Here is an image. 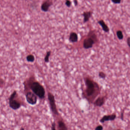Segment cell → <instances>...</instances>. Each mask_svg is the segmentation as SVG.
Returning <instances> with one entry per match:
<instances>
[{
  "label": "cell",
  "instance_id": "1",
  "mask_svg": "<svg viewBox=\"0 0 130 130\" xmlns=\"http://www.w3.org/2000/svg\"><path fill=\"white\" fill-rule=\"evenodd\" d=\"M86 89L85 92L88 97H92L95 94L97 95L96 92L99 90L98 85L90 79H86Z\"/></svg>",
  "mask_w": 130,
  "mask_h": 130
},
{
  "label": "cell",
  "instance_id": "2",
  "mask_svg": "<svg viewBox=\"0 0 130 130\" xmlns=\"http://www.w3.org/2000/svg\"><path fill=\"white\" fill-rule=\"evenodd\" d=\"M31 89L34 94L39 98L43 99L45 95V90L44 87L38 82H34L31 84Z\"/></svg>",
  "mask_w": 130,
  "mask_h": 130
},
{
  "label": "cell",
  "instance_id": "3",
  "mask_svg": "<svg viewBox=\"0 0 130 130\" xmlns=\"http://www.w3.org/2000/svg\"><path fill=\"white\" fill-rule=\"evenodd\" d=\"M97 39V37L95 34L91 35L89 38H87L84 40L83 42V47L85 49H89L93 47Z\"/></svg>",
  "mask_w": 130,
  "mask_h": 130
},
{
  "label": "cell",
  "instance_id": "4",
  "mask_svg": "<svg viewBox=\"0 0 130 130\" xmlns=\"http://www.w3.org/2000/svg\"><path fill=\"white\" fill-rule=\"evenodd\" d=\"M48 98L52 112L55 115H59V113L57 109L54 95L52 93L49 92L48 94Z\"/></svg>",
  "mask_w": 130,
  "mask_h": 130
},
{
  "label": "cell",
  "instance_id": "5",
  "mask_svg": "<svg viewBox=\"0 0 130 130\" xmlns=\"http://www.w3.org/2000/svg\"><path fill=\"white\" fill-rule=\"evenodd\" d=\"M26 99L27 102L31 105H35L37 103V97L36 95L31 92L27 93L26 95Z\"/></svg>",
  "mask_w": 130,
  "mask_h": 130
},
{
  "label": "cell",
  "instance_id": "6",
  "mask_svg": "<svg viewBox=\"0 0 130 130\" xmlns=\"http://www.w3.org/2000/svg\"><path fill=\"white\" fill-rule=\"evenodd\" d=\"M9 106L11 109L14 110H17L20 108L21 104L19 101L15 100L14 99L9 100Z\"/></svg>",
  "mask_w": 130,
  "mask_h": 130
},
{
  "label": "cell",
  "instance_id": "7",
  "mask_svg": "<svg viewBox=\"0 0 130 130\" xmlns=\"http://www.w3.org/2000/svg\"><path fill=\"white\" fill-rule=\"evenodd\" d=\"M116 115L115 113H114L111 115H105L102 117L100 120L101 123H104L105 122L109 121V120H114L116 118Z\"/></svg>",
  "mask_w": 130,
  "mask_h": 130
},
{
  "label": "cell",
  "instance_id": "8",
  "mask_svg": "<svg viewBox=\"0 0 130 130\" xmlns=\"http://www.w3.org/2000/svg\"><path fill=\"white\" fill-rule=\"evenodd\" d=\"M53 4V3L51 1H47L44 2L41 5V9L45 12L47 11L49 7Z\"/></svg>",
  "mask_w": 130,
  "mask_h": 130
},
{
  "label": "cell",
  "instance_id": "9",
  "mask_svg": "<svg viewBox=\"0 0 130 130\" xmlns=\"http://www.w3.org/2000/svg\"><path fill=\"white\" fill-rule=\"evenodd\" d=\"M105 102V97H99L95 101L94 105L97 107H101L104 105Z\"/></svg>",
  "mask_w": 130,
  "mask_h": 130
},
{
  "label": "cell",
  "instance_id": "10",
  "mask_svg": "<svg viewBox=\"0 0 130 130\" xmlns=\"http://www.w3.org/2000/svg\"><path fill=\"white\" fill-rule=\"evenodd\" d=\"M93 13L92 11H85L83 13L82 15L84 17V23L87 22L89 20L90 17L92 16Z\"/></svg>",
  "mask_w": 130,
  "mask_h": 130
},
{
  "label": "cell",
  "instance_id": "11",
  "mask_svg": "<svg viewBox=\"0 0 130 130\" xmlns=\"http://www.w3.org/2000/svg\"><path fill=\"white\" fill-rule=\"evenodd\" d=\"M98 23L102 27V29L105 32H108L109 31L110 29L108 26L106 24L103 20H100L98 21Z\"/></svg>",
  "mask_w": 130,
  "mask_h": 130
},
{
  "label": "cell",
  "instance_id": "12",
  "mask_svg": "<svg viewBox=\"0 0 130 130\" xmlns=\"http://www.w3.org/2000/svg\"><path fill=\"white\" fill-rule=\"evenodd\" d=\"M69 40L72 42H76L78 41V36L76 33L71 32L69 38Z\"/></svg>",
  "mask_w": 130,
  "mask_h": 130
},
{
  "label": "cell",
  "instance_id": "13",
  "mask_svg": "<svg viewBox=\"0 0 130 130\" xmlns=\"http://www.w3.org/2000/svg\"><path fill=\"white\" fill-rule=\"evenodd\" d=\"M58 124L59 130H68L66 125L62 120H59Z\"/></svg>",
  "mask_w": 130,
  "mask_h": 130
},
{
  "label": "cell",
  "instance_id": "14",
  "mask_svg": "<svg viewBox=\"0 0 130 130\" xmlns=\"http://www.w3.org/2000/svg\"><path fill=\"white\" fill-rule=\"evenodd\" d=\"M116 34H117L118 38L120 40H122L124 38V36H123L122 32L120 30L117 31L116 32Z\"/></svg>",
  "mask_w": 130,
  "mask_h": 130
},
{
  "label": "cell",
  "instance_id": "15",
  "mask_svg": "<svg viewBox=\"0 0 130 130\" xmlns=\"http://www.w3.org/2000/svg\"><path fill=\"white\" fill-rule=\"evenodd\" d=\"M26 59H27V61L29 62H33L34 60V56L32 55H28V56H27Z\"/></svg>",
  "mask_w": 130,
  "mask_h": 130
},
{
  "label": "cell",
  "instance_id": "16",
  "mask_svg": "<svg viewBox=\"0 0 130 130\" xmlns=\"http://www.w3.org/2000/svg\"><path fill=\"white\" fill-rule=\"evenodd\" d=\"M51 52L50 51H49L47 52V53L46 55L45 58V61L46 63H48L49 62V58Z\"/></svg>",
  "mask_w": 130,
  "mask_h": 130
},
{
  "label": "cell",
  "instance_id": "17",
  "mask_svg": "<svg viewBox=\"0 0 130 130\" xmlns=\"http://www.w3.org/2000/svg\"><path fill=\"white\" fill-rule=\"evenodd\" d=\"M16 94H17V91H14L13 93L11 94V95L10 96V97H9V100L14 99V98H15V96H16Z\"/></svg>",
  "mask_w": 130,
  "mask_h": 130
},
{
  "label": "cell",
  "instance_id": "18",
  "mask_svg": "<svg viewBox=\"0 0 130 130\" xmlns=\"http://www.w3.org/2000/svg\"><path fill=\"white\" fill-rule=\"evenodd\" d=\"M99 76L102 79H105L106 78V74L104 72H100L99 73Z\"/></svg>",
  "mask_w": 130,
  "mask_h": 130
},
{
  "label": "cell",
  "instance_id": "19",
  "mask_svg": "<svg viewBox=\"0 0 130 130\" xmlns=\"http://www.w3.org/2000/svg\"><path fill=\"white\" fill-rule=\"evenodd\" d=\"M103 130V127L101 125H99L95 129V130Z\"/></svg>",
  "mask_w": 130,
  "mask_h": 130
},
{
  "label": "cell",
  "instance_id": "20",
  "mask_svg": "<svg viewBox=\"0 0 130 130\" xmlns=\"http://www.w3.org/2000/svg\"><path fill=\"white\" fill-rule=\"evenodd\" d=\"M65 5L68 7H70L71 6V2L70 1L67 0V1H66V2Z\"/></svg>",
  "mask_w": 130,
  "mask_h": 130
},
{
  "label": "cell",
  "instance_id": "21",
  "mask_svg": "<svg viewBox=\"0 0 130 130\" xmlns=\"http://www.w3.org/2000/svg\"><path fill=\"white\" fill-rule=\"evenodd\" d=\"M111 1L114 4H120V2H121L120 0H112Z\"/></svg>",
  "mask_w": 130,
  "mask_h": 130
},
{
  "label": "cell",
  "instance_id": "22",
  "mask_svg": "<svg viewBox=\"0 0 130 130\" xmlns=\"http://www.w3.org/2000/svg\"><path fill=\"white\" fill-rule=\"evenodd\" d=\"M55 126H56L55 123V122H54L52 124V130H56Z\"/></svg>",
  "mask_w": 130,
  "mask_h": 130
},
{
  "label": "cell",
  "instance_id": "23",
  "mask_svg": "<svg viewBox=\"0 0 130 130\" xmlns=\"http://www.w3.org/2000/svg\"><path fill=\"white\" fill-rule=\"evenodd\" d=\"M127 42H128V44L129 46H130V39L129 37L128 38V40H127Z\"/></svg>",
  "mask_w": 130,
  "mask_h": 130
},
{
  "label": "cell",
  "instance_id": "24",
  "mask_svg": "<svg viewBox=\"0 0 130 130\" xmlns=\"http://www.w3.org/2000/svg\"><path fill=\"white\" fill-rule=\"evenodd\" d=\"M74 5H75V6L78 5V2L77 0H74Z\"/></svg>",
  "mask_w": 130,
  "mask_h": 130
},
{
  "label": "cell",
  "instance_id": "25",
  "mask_svg": "<svg viewBox=\"0 0 130 130\" xmlns=\"http://www.w3.org/2000/svg\"><path fill=\"white\" fill-rule=\"evenodd\" d=\"M20 130H25V129H24V128H21L20 129Z\"/></svg>",
  "mask_w": 130,
  "mask_h": 130
},
{
  "label": "cell",
  "instance_id": "26",
  "mask_svg": "<svg viewBox=\"0 0 130 130\" xmlns=\"http://www.w3.org/2000/svg\"><path fill=\"white\" fill-rule=\"evenodd\" d=\"M120 130V129H118V130Z\"/></svg>",
  "mask_w": 130,
  "mask_h": 130
},
{
  "label": "cell",
  "instance_id": "27",
  "mask_svg": "<svg viewBox=\"0 0 130 130\" xmlns=\"http://www.w3.org/2000/svg\"><path fill=\"white\" fill-rule=\"evenodd\" d=\"M0 130H1V129H0Z\"/></svg>",
  "mask_w": 130,
  "mask_h": 130
}]
</instances>
